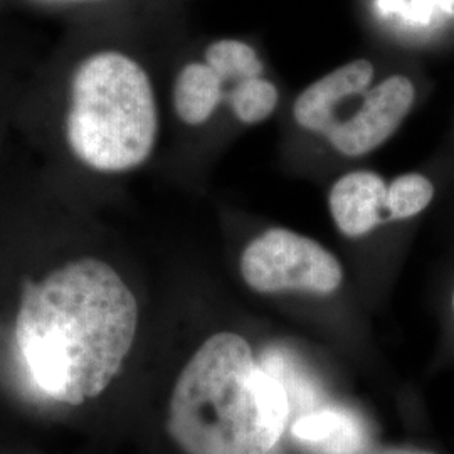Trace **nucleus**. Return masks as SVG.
Returning <instances> with one entry per match:
<instances>
[{"label": "nucleus", "instance_id": "16", "mask_svg": "<svg viewBox=\"0 0 454 454\" xmlns=\"http://www.w3.org/2000/svg\"><path fill=\"white\" fill-rule=\"evenodd\" d=\"M0 2H4V0H0Z\"/></svg>", "mask_w": 454, "mask_h": 454}, {"label": "nucleus", "instance_id": "2", "mask_svg": "<svg viewBox=\"0 0 454 454\" xmlns=\"http://www.w3.org/2000/svg\"><path fill=\"white\" fill-rule=\"evenodd\" d=\"M138 318L135 294L108 262L71 261L24 285L17 347L37 389L80 406L108 389L120 373Z\"/></svg>", "mask_w": 454, "mask_h": 454}, {"label": "nucleus", "instance_id": "13", "mask_svg": "<svg viewBox=\"0 0 454 454\" xmlns=\"http://www.w3.org/2000/svg\"><path fill=\"white\" fill-rule=\"evenodd\" d=\"M14 2L22 7L33 9L49 16L61 17L66 24L95 19V17H110L112 7L121 0H4Z\"/></svg>", "mask_w": 454, "mask_h": 454}, {"label": "nucleus", "instance_id": "7", "mask_svg": "<svg viewBox=\"0 0 454 454\" xmlns=\"http://www.w3.org/2000/svg\"><path fill=\"white\" fill-rule=\"evenodd\" d=\"M387 184L372 170H354L337 180L328 194L333 224L345 238L371 234L387 219Z\"/></svg>", "mask_w": 454, "mask_h": 454}, {"label": "nucleus", "instance_id": "9", "mask_svg": "<svg viewBox=\"0 0 454 454\" xmlns=\"http://www.w3.org/2000/svg\"><path fill=\"white\" fill-rule=\"evenodd\" d=\"M293 436L309 444L325 446L330 453H350L357 441L354 422L339 411L309 412L293 424Z\"/></svg>", "mask_w": 454, "mask_h": 454}, {"label": "nucleus", "instance_id": "15", "mask_svg": "<svg viewBox=\"0 0 454 454\" xmlns=\"http://www.w3.org/2000/svg\"><path fill=\"white\" fill-rule=\"evenodd\" d=\"M453 309H454V293H453Z\"/></svg>", "mask_w": 454, "mask_h": 454}, {"label": "nucleus", "instance_id": "12", "mask_svg": "<svg viewBox=\"0 0 454 454\" xmlns=\"http://www.w3.org/2000/svg\"><path fill=\"white\" fill-rule=\"evenodd\" d=\"M434 199L433 182L421 174H404L387 187L386 211L389 221H404L421 214Z\"/></svg>", "mask_w": 454, "mask_h": 454}, {"label": "nucleus", "instance_id": "1", "mask_svg": "<svg viewBox=\"0 0 454 454\" xmlns=\"http://www.w3.org/2000/svg\"><path fill=\"white\" fill-rule=\"evenodd\" d=\"M58 48L22 86L20 103L56 116L66 152L82 168L127 174L152 157L160 135L153 78L110 33L108 17L66 24Z\"/></svg>", "mask_w": 454, "mask_h": 454}, {"label": "nucleus", "instance_id": "14", "mask_svg": "<svg viewBox=\"0 0 454 454\" xmlns=\"http://www.w3.org/2000/svg\"><path fill=\"white\" fill-rule=\"evenodd\" d=\"M382 454H433V453H424V451H412V450H390V451H386V453Z\"/></svg>", "mask_w": 454, "mask_h": 454}, {"label": "nucleus", "instance_id": "5", "mask_svg": "<svg viewBox=\"0 0 454 454\" xmlns=\"http://www.w3.org/2000/svg\"><path fill=\"white\" fill-rule=\"evenodd\" d=\"M416 99L412 82L394 74L365 91L362 103L325 137L345 157H364L384 145L406 120Z\"/></svg>", "mask_w": 454, "mask_h": 454}, {"label": "nucleus", "instance_id": "8", "mask_svg": "<svg viewBox=\"0 0 454 454\" xmlns=\"http://www.w3.org/2000/svg\"><path fill=\"white\" fill-rule=\"evenodd\" d=\"M226 91L224 82L204 59L189 61L180 67L172 82V110L185 127H202L226 101Z\"/></svg>", "mask_w": 454, "mask_h": 454}, {"label": "nucleus", "instance_id": "3", "mask_svg": "<svg viewBox=\"0 0 454 454\" xmlns=\"http://www.w3.org/2000/svg\"><path fill=\"white\" fill-rule=\"evenodd\" d=\"M288 419L285 384L244 335L219 332L180 371L167 431L185 454H271Z\"/></svg>", "mask_w": 454, "mask_h": 454}, {"label": "nucleus", "instance_id": "6", "mask_svg": "<svg viewBox=\"0 0 454 454\" xmlns=\"http://www.w3.org/2000/svg\"><path fill=\"white\" fill-rule=\"evenodd\" d=\"M373 65L357 59L340 66L318 82H311L294 99L293 118L303 130L326 137L341 114V105L365 93L372 82Z\"/></svg>", "mask_w": 454, "mask_h": 454}, {"label": "nucleus", "instance_id": "10", "mask_svg": "<svg viewBox=\"0 0 454 454\" xmlns=\"http://www.w3.org/2000/svg\"><path fill=\"white\" fill-rule=\"evenodd\" d=\"M202 59L211 66L224 84L261 78L264 66L256 52L243 41L217 39L204 49Z\"/></svg>", "mask_w": 454, "mask_h": 454}, {"label": "nucleus", "instance_id": "11", "mask_svg": "<svg viewBox=\"0 0 454 454\" xmlns=\"http://www.w3.org/2000/svg\"><path fill=\"white\" fill-rule=\"evenodd\" d=\"M226 101L234 116L246 125H258L275 112L279 93L275 82L251 78L232 84L226 91Z\"/></svg>", "mask_w": 454, "mask_h": 454}, {"label": "nucleus", "instance_id": "4", "mask_svg": "<svg viewBox=\"0 0 454 454\" xmlns=\"http://www.w3.org/2000/svg\"><path fill=\"white\" fill-rule=\"evenodd\" d=\"M239 271L260 294H333L343 283L340 260L324 244L285 227H273L244 247Z\"/></svg>", "mask_w": 454, "mask_h": 454}]
</instances>
